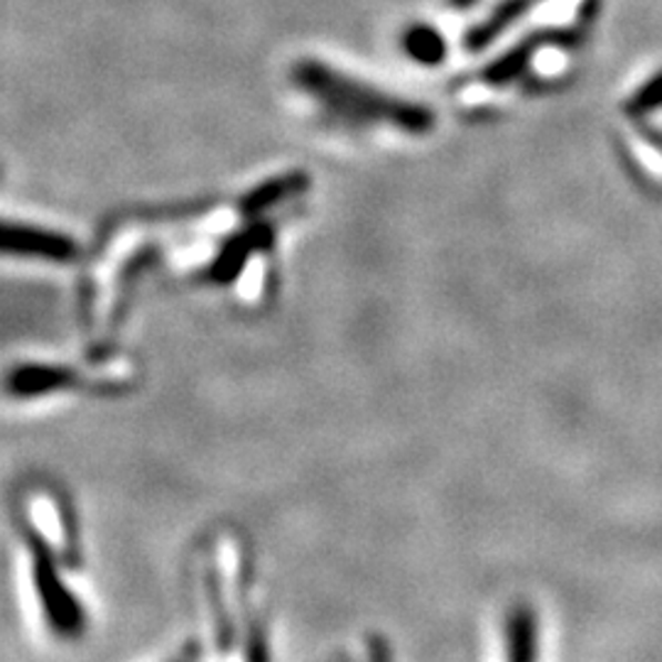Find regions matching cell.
Instances as JSON below:
<instances>
[{
  "label": "cell",
  "mask_w": 662,
  "mask_h": 662,
  "mask_svg": "<svg viewBox=\"0 0 662 662\" xmlns=\"http://www.w3.org/2000/svg\"><path fill=\"white\" fill-rule=\"evenodd\" d=\"M293 81L299 91H305V96L319 103L327 119L336 123L352 128L390 125L405 133H425L435 125L432 111L420 103L390 96L319 60L297 62Z\"/></svg>",
  "instance_id": "obj_1"
},
{
  "label": "cell",
  "mask_w": 662,
  "mask_h": 662,
  "mask_svg": "<svg viewBox=\"0 0 662 662\" xmlns=\"http://www.w3.org/2000/svg\"><path fill=\"white\" fill-rule=\"evenodd\" d=\"M540 3L542 0H501V3L491 10L489 18L476 22V26L464 34V48L469 52L486 50L491 42L501 38L506 30H510L518 20H522V16H526L528 10H532Z\"/></svg>",
  "instance_id": "obj_2"
},
{
  "label": "cell",
  "mask_w": 662,
  "mask_h": 662,
  "mask_svg": "<svg viewBox=\"0 0 662 662\" xmlns=\"http://www.w3.org/2000/svg\"><path fill=\"white\" fill-rule=\"evenodd\" d=\"M3 246L8 253L34 255V258H50V261H67L74 255V243L50 234V231H38L28 226H8Z\"/></svg>",
  "instance_id": "obj_3"
},
{
  "label": "cell",
  "mask_w": 662,
  "mask_h": 662,
  "mask_svg": "<svg viewBox=\"0 0 662 662\" xmlns=\"http://www.w3.org/2000/svg\"><path fill=\"white\" fill-rule=\"evenodd\" d=\"M550 40V32H540V34H532V38L520 40L513 50L503 52L501 57H496L491 64L483 67L481 72V81L483 84H491V86H503L508 81L518 79L522 72H526V67L530 64L532 57L540 50V44H544Z\"/></svg>",
  "instance_id": "obj_4"
},
{
  "label": "cell",
  "mask_w": 662,
  "mask_h": 662,
  "mask_svg": "<svg viewBox=\"0 0 662 662\" xmlns=\"http://www.w3.org/2000/svg\"><path fill=\"white\" fill-rule=\"evenodd\" d=\"M403 50L410 60L420 64H439L447 54V42L441 38V32L432 26H413L403 34Z\"/></svg>",
  "instance_id": "obj_5"
},
{
  "label": "cell",
  "mask_w": 662,
  "mask_h": 662,
  "mask_svg": "<svg viewBox=\"0 0 662 662\" xmlns=\"http://www.w3.org/2000/svg\"><path fill=\"white\" fill-rule=\"evenodd\" d=\"M508 655L532 660L538 655V619L530 609H516L508 619Z\"/></svg>",
  "instance_id": "obj_6"
},
{
  "label": "cell",
  "mask_w": 662,
  "mask_h": 662,
  "mask_svg": "<svg viewBox=\"0 0 662 662\" xmlns=\"http://www.w3.org/2000/svg\"><path fill=\"white\" fill-rule=\"evenodd\" d=\"M658 109H662V72L650 77L631 96V101L625 103V113L633 115V119H641V115H648Z\"/></svg>",
  "instance_id": "obj_7"
}]
</instances>
